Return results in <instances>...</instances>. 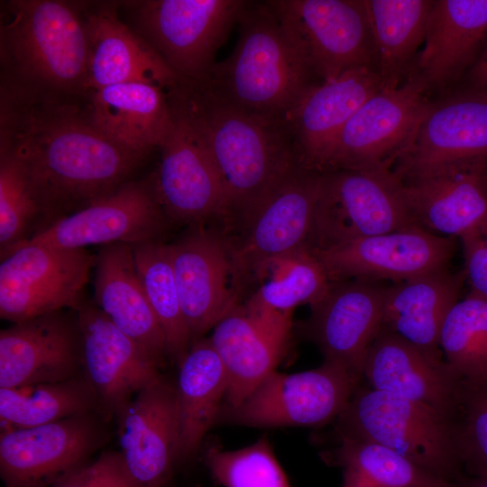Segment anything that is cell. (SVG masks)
<instances>
[{"label":"cell","instance_id":"obj_1","mask_svg":"<svg viewBox=\"0 0 487 487\" xmlns=\"http://www.w3.org/2000/svg\"><path fill=\"white\" fill-rule=\"evenodd\" d=\"M0 152L23 168L44 229L116 190L147 153L94 122L85 95L32 93L1 85Z\"/></svg>","mask_w":487,"mask_h":487},{"label":"cell","instance_id":"obj_2","mask_svg":"<svg viewBox=\"0 0 487 487\" xmlns=\"http://www.w3.org/2000/svg\"><path fill=\"white\" fill-rule=\"evenodd\" d=\"M169 96L199 134L219 175L226 200L225 218L244 221L300 166L284 124L247 113L204 81L180 79Z\"/></svg>","mask_w":487,"mask_h":487},{"label":"cell","instance_id":"obj_3","mask_svg":"<svg viewBox=\"0 0 487 487\" xmlns=\"http://www.w3.org/2000/svg\"><path fill=\"white\" fill-rule=\"evenodd\" d=\"M238 41L201 79L226 101L267 121L284 124L317 84L268 1H246Z\"/></svg>","mask_w":487,"mask_h":487},{"label":"cell","instance_id":"obj_4","mask_svg":"<svg viewBox=\"0 0 487 487\" xmlns=\"http://www.w3.org/2000/svg\"><path fill=\"white\" fill-rule=\"evenodd\" d=\"M83 5L60 0L5 3L1 85L38 94L85 95L88 48Z\"/></svg>","mask_w":487,"mask_h":487},{"label":"cell","instance_id":"obj_5","mask_svg":"<svg viewBox=\"0 0 487 487\" xmlns=\"http://www.w3.org/2000/svg\"><path fill=\"white\" fill-rule=\"evenodd\" d=\"M335 435L382 445L456 484L464 478L458 419L427 404L359 386L335 418Z\"/></svg>","mask_w":487,"mask_h":487},{"label":"cell","instance_id":"obj_6","mask_svg":"<svg viewBox=\"0 0 487 487\" xmlns=\"http://www.w3.org/2000/svg\"><path fill=\"white\" fill-rule=\"evenodd\" d=\"M418 226L393 168L322 172L309 249Z\"/></svg>","mask_w":487,"mask_h":487},{"label":"cell","instance_id":"obj_7","mask_svg":"<svg viewBox=\"0 0 487 487\" xmlns=\"http://www.w3.org/2000/svg\"><path fill=\"white\" fill-rule=\"evenodd\" d=\"M245 0L128 1L137 32L181 79L201 80L237 24Z\"/></svg>","mask_w":487,"mask_h":487},{"label":"cell","instance_id":"obj_8","mask_svg":"<svg viewBox=\"0 0 487 487\" xmlns=\"http://www.w3.org/2000/svg\"><path fill=\"white\" fill-rule=\"evenodd\" d=\"M319 82L351 69L377 72L363 0H268Z\"/></svg>","mask_w":487,"mask_h":487},{"label":"cell","instance_id":"obj_9","mask_svg":"<svg viewBox=\"0 0 487 487\" xmlns=\"http://www.w3.org/2000/svg\"><path fill=\"white\" fill-rule=\"evenodd\" d=\"M363 378L335 363L274 371L238 406L223 405L219 422L251 427H322L340 415Z\"/></svg>","mask_w":487,"mask_h":487},{"label":"cell","instance_id":"obj_10","mask_svg":"<svg viewBox=\"0 0 487 487\" xmlns=\"http://www.w3.org/2000/svg\"><path fill=\"white\" fill-rule=\"evenodd\" d=\"M96 258L86 249L26 242L1 259L0 317L14 323L84 303Z\"/></svg>","mask_w":487,"mask_h":487},{"label":"cell","instance_id":"obj_11","mask_svg":"<svg viewBox=\"0 0 487 487\" xmlns=\"http://www.w3.org/2000/svg\"><path fill=\"white\" fill-rule=\"evenodd\" d=\"M414 78L368 98L335 140L322 172L393 168L412 141L430 101Z\"/></svg>","mask_w":487,"mask_h":487},{"label":"cell","instance_id":"obj_12","mask_svg":"<svg viewBox=\"0 0 487 487\" xmlns=\"http://www.w3.org/2000/svg\"><path fill=\"white\" fill-rule=\"evenodd\" d=\"M98 416L91 412L2 432L0 476L4 486L52 487L86 464L106 438Z\"/></svg>","mask_w":487,"mask_h":487},{"label":"cell","instance_id":"obj_13","mask_svg":"<svg viewBox=\"0 0 487 487\" xmlns=\"http://www.w3.org/2000/svg\"><path fill=\"white\" fill-rule=\"evenodd\" d=\"M455 239L411 226L310 250L331 281L354 279L401 282L449 269Z\"/></svg>","mask_w":487,"mask_h":487},{"label":"cell","instance_id":"obj_14","mask_svg":"<svg viewBox=\"0 0 487 487\" xmlns=\"http://www.w3.org/2000/svg\"><path fill=\"white\" fill-rule=\"evenodd\" d=\"M322 172L300 166L284 178L244 218L240 241L230 246L235 277L307 246Z\"/></svg>","mask_w":487,"mask_h":487},{"label":"cell","instance_id":"obj_15","mask_svg":"<svg viewBox=\"0 0 487 487\" xmlns=\"http://www.w3.org/2000/svg\"><path fill=\"white\" fill-rule=\"evenodd\" d=\"M170 103L171 121L152 175L159 203L165 216L178 222L226 217L222 182L207 149L185 114L170 98Z\"/></svg>","mask_w":487,"mask_h":487},{"label":"cell","instance_id":"obj_16","mask_svg":"<svg viewBox=\"0 0 487 487\" xmlns=\"http://www.w3.org/2000/svg\"><path fill=\"white\" fill-rule=\"evenodd\" d=\"M152 176L129 180L95 203L62 217L28 242L67 249L158 240L165 227Z\"/></svg>","mask_w":487,"mask_h":487},{"label":"cell","instance_id":"obj_17","mask_svg":"<svg viewBox=\"0 0 487 487\" xmlns=\"http://www.w3.org/2000/svg\"><path fill=\"white\" fill-rule=\"evenodd\" d=\"M472 159H487V92L464 87L429 101L393 170L406 180Z\"/></svg>","mask_w":487,"mask_h":487},{"label":"cell","instance_id":"obj_18","mask_svg":"<svg viewBox=\"0 0 487 487\" xmlns=\"http://www.w3.org/2000/svg\"><path fill=\"white\" fill-rule=\"evenodd\" d=\"M82 339L83 376L104 420L115 417L141 390L161 380L160 364L116 328L95 304L76 311Z\"/></svg>","mask_w":487,"mask_h":487},{"label":"cell","instance_id":"obj_19","mask_svg":"<svg viewBox=\"0 0 487 487\" xmlns=\"http://www.w3.org/2000/svg\"><path fill=\"white\" fill-rule=\"evenodd\" d=\"M386 286L380 281H332L310 306L303 332L335 363L363 378V364L382 326Z\"/></svg>","mask_w":487,"mask_h":487},{"label":"cell","instance_id":"obj_20","mask_svg":"<svg viewBox=\"0 0 487 487\" xmlns=\"http://www.w3.org/2000/svg\"><path fill=\"white\" fill-rule=\"evenodd\" d=\"M124 464L141 487H165L178 464L176 386L164 378L141 390L115 417Z\"/></svg>","mask_w":487,"mask_h":487},{"label":"cell","instance_id":"obj_21","mask_svg":"<svg viewBox=\"0 0 487 487\" xmlns=\"http://www.w3.org/2000/svg\"><path fill=\"white\" fill-rule=\"evenodd\" d=\"M83 375L77 312L14 323L0 332V388L58 382Z\"/></svg>","mask_w":487,"mask_h":487},{"label":"cell","instance_id":"obj_22","mask_svg":"<svg viewBox=\"0 0 487 487\" xmlns=\"http://www.w3.org/2000/svg\"><path fill=\"white\" fill-rule=\"evenodd\" d=\"M363 378L376 391L421 402L458 419L464 382L446 360L435 359L381 327L367 354Z\"/></svg>","mask_w":487,"mask_h":487},{"label":"cell","instance_id":"obj_23","mask_svg":"<svg viewBox=\"0 0 487 487\" xmlns=\"http://www.w3.org/2000/svg\"><path fill=\"white\" fill-rule=\"evenodd\" d=\"M487 41V0H432L424 46L409 77L443 94L464 76Z\"/></svg>","mask_w":487,"mask_h":487},{"label":"cell","instance_id":"obj_24","mask_svg":"<svg viewBox=\"0 0 487 487\" xmlns=\"http://www.w3.org/2000/svg\"><path fill=\"white\" fill-rule=\"evenodd\" d=\"M172 267L191 343L200 339L237 304L230 246L197 229L170 244Z\"/></svg>","mask_w":487,"mask_h":487},{"label":"cell","instance_id":"obj_25","mask_svg":"<svg viewBox=\"0 0 487 487\" xmlns=\"http://www.w3.org/2000/svg\"><path fill=\"white\" fill-rule=\"evenodd\" d=\"M87 35L86 93L124 82H148L167 90L180 78L153 48L119 17L114 3L83 5Z\"/></svg>","mask_w":487,"mask_h":487},{"label":"cell","instance_id":"obj_26","mask_svg":"<svg viewBox=\"0 0 487 487\" xmlns=\"http://www.w3.org/2000/svg\"><path fill=\"white\" fill-rule=\"evenodd\" d=\"M381 89L382 84L378 73L368 68L351 69L316 85L284 123L299 164L322 172L327 154L343 127Z\"/></svg>","mask_w":487,"mask_h":487},{"label":"cell","instance_id":"obj_27","mask_svg":"<svg viewBox=\"0 0 487 487\" xmlns=\"http://www.w3.org/2000/svg\"><path fill=\"white\" fill-rule=\"evenodd\" d=\"M415 224L460 237L487 217V159L449 163L402 180Z\"/></svg>","mask_w":487,"mask_h":487},{"label":"cell","instance_id":"obj_28","mask_svg":"<svg viewBox=\"0 0 487 487\" xmlns=\"http://www.w3.org/2000/svg\"><path fill=\"white\" fill-rule=\"evenodd\" d=\"M95 265V305L161 365L168 355L166 339L145 295L132 245L102 246Z\"/></svg>","mask_w":487,"mask_h":487},{"label":"cell","instance_id":"obj_29","mask_svg":"<svg viewBox=\"0 0 487 487\" xmlns=\"http://www.w3.org/2000/svg\"><path fill=\"white\" fill-rule=\"evenodd\" d=\"M288 334L236 305L209 338L227 377L225 406L240 405L271 372L286 349Z\"/></svg>","mask_w":487,"mask_h":487},{"label":"cell","instance_id":"obj_30","mask_svg":"<svg viewBox=\"0 0 487 487\" xmlns=\"http://www.w3.org/2000/svg\"><path fill=\"white\" fill-rule=\"evenodd\" d=\"M466 274L449 269L386 286L382 326L429 356L443 359L439 335Z\"/></svg>","mask_w":487,"mask_h":487},{"label":"cell","instance_id":"obj_31","mask_svg":"<svg viewBox=\"0 0 487 487\" xmlns=\"http://www.w3.org/2000/svg\"><path fill=\"white\" fill-rule=\"evenodd\" d=\"M169 90L148 82H124L85 94L97 126L120 144L149 153L158 148L170 121Z\"/></svg>","mask_w":487,"mask_h":487},{"label":"cell","instance_id":"obj_32","mask_svg":"<svg viewBox=\"0 0 487 487\" xmlns=\"http://www.w3.org/2000/svg\"><path fill=\"white\" fill-rule=\"evenodd\" d=\"M179 363L176 384L179 421L178 463L193 458L217 423L227 392L224 365L209 338L192 343Z\"/></svg>","mask_w":487,"mask_h":487},{"label":"cell","instance_id":"obj_33","mask_svg":"<svg viewBox=\"0 0 487 487\" xmlns=\"http://www.w3.org/2000/svg\"><path fill=\"white\" fill-rule=\"evenodd\" d=\"M382 88H396L409 78L424 43L432 0H363Z\"/></svg>","mask_w":487,"mask_h":487},{"label":"cell","instance_id":"obj_34","mask_svg":"<svg viewBox=\"0 0 487 487\" xmlns=\"http://www.w3.org/2000/svg\"><path fill=\"white\" fill-rule=\"evenodd\" d=\"M255 274L263 280L244 308L253 315L291 326L293 310L312 306L331 285L324 267L307 246L272 259Z\"/></svg>","mask_w":487,"mask_h":487},{"label":"cell","instance_id":"obj_35","mask_svg":"<svg viewBox=\"0 0 487 487\" xmlns=\"http://www.w3.org/2000/svg\"><path fill=\"white\" fill-rule=\"evenodd\" d=\"M322 459L343 472L341 487H460L374 442L341 439Z\"/></svg>","mask_w":487,"mask_h":487},{"label":"cell","instance_id":"obj_36","mask_svg":"<svg viewBox=\"0 0 487 487\" xmlns=\"http://www.w3.org/2000/svg\"><path fill=\"white\" fill-rule=\"evenodd\" d=\"M91 412L98 413L97 400L83 375L58 382L0 388L4 431L38 427Z\"/></svg>","mask_w":487,"mask_h":487},{"label":"cell","instance_id":"obj_37","mask_svg":"<svg viewBox=\"0 0 487 487\" xmlns=\"http://www.w3.org/2000/svg\"><path fill=\"white\" fill-rule=\"evenodd\" d=\"M145 295L164 333L167 353L179 363L190 348L175 280L170 244L159 240L132 245Z\"/></svg>","mask_w":487,"mask_h":487},{"label":"cell","instance_id":"obj_38","mask_svg":"<svg viewBox=\"0 0 487 487\" xmlns=\"http://www.w3.org/2000/svg\"><path fill=\"white\" fill-rule=\"evenodd\" d=\"M439 345L464 384L487 383V298L471 290L459 299L444 321Z\"/></svg>","mask_w":487,"mask_h":487},{"label":"cell","instance_id":"obj_39","mask_svg":"<svg viewBox=\"0 0 487 487\" xmlns=\"http://www.w3.org/2000/svg\"><path fill=\"white\" fill-rule=\"evenodd\" d=\"M44 229L40 205L20 162L0 152L1 259ZM39 232V233H40Z\"/></svg>","mask_w":487,"mask_h":487},{"label":"cell","instance_id":"obj_40","mask_svg":"<svg viewBox=\"0 0 487 487\" xmlns=\"http://www.w3.org/2000/svg\"><path fill=\"white\" fill-rule=\"evenodd\" d=\"M204 462L213 480L223 487H291L265 436L236 450L211 446L204 453Z\"/></svg>","mask_w":487,"mask_h":487},{"label":"cell","instance_id":"obj_41","mask_svg":"<svg viewBox=\"0 0 487 487\" xmlns=\"http://www.w3.org/2000/svg\"><path fill=\"white\" fill-rule=\"evenodd\" d=\"M458 422L464 469L487 475V383L464 384Z\"/></svg>","mask_w":487,"mask_h":487},{"label":"cell","instance_id":"obj_42","mask_svg":"<svg viewBox=\"0 0 487 487\" xmlns=\"http://www.w3.org/2000/svg\"><path fill=\"white\" fill-rule=\"evenodd\" d=\"M52 487H141L128 473L119 451L102 453L93 463L77 468Z\"/></svg>","mask_w":487,"mask_h":487},{"label":"cell","instance_id":"obj_43","mask_svg":"<svg viewBox=\"0 0 487 487\" xmlns=\"http://www.w3.org/2000/svg\"><path fill=\"white\" fill-rule=\"evenodd\" d=\"M471 290L487 298V217L460 237Z\"/></svg>","mask_w":487,"mask_h":487},{"label":"cell","instance_id":"obj_44","mask_svg":"<svg viewBox=\"0 0 487 487\" xmlns=\"http://www.w3.org/2000/svg\"><path fill=\"white\" fill-rule=\"evenodd\" d=\"M465 78L466 85L464 87L487 92V41Z\"/></svg>","mask_w":487,"mask_h":487},{"label":"cell","instance_id":"obj_45","mask_svg":"<svg viewBox=\"0 0 487 487\" xmlns=\"http://www.w3.org/2000/svg\"><path fill=\"white\" fill-rule=\"evenodd\" d=\"M460 487H487V475L464 477Z\"/></svg>","mask_w":487,"mask_h":487}]
</instances>
